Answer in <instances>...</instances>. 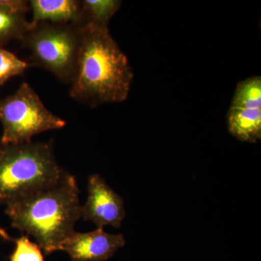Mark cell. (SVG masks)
Wrapping results in <instances>:
<instances>
[{"mask_svg":"<svg viewBox=\"0 0 261 261\" xmlns=\"http://www.w3.org/2000/svg\"><path fill=\"white\" fill-rule=\"evenodd\" d=\"M81 29L82 44L70 97L91 107L124 102L134 78L126 56L108 27L87 25Z\"/></svg>","mask_w":261,"mask_h":261,"instance_id":"cell-1","label":"cell"},{"mask_svg":"<svg viewBox=\"0 0 261 261\" xmlns=\"http://www.w3.org/2000/svg\"><path fill=\"white\" fill-rule=\"evenodd\" d=\"M80 190L65 171L56 185L7 205L11 226L37 240L45 255L61 250L82 218Z\"/></svg>","mask_w":261,"mask_h":261,"instance_id":"cell-2","label":"cell"},{"mask_svg":"<svg viewBox=\"0 0 261 261\" xmlns=\"http://www.w3.org/2000/svg\"><path fill=\"white\" fill-rule=\"evenodd\" d=\"M64 172L53 142H0V204L9 205L53 186Z\"/></svg>","mask_w":261,"mask_h":261,"instance_id":"cell-3","label":"cell"},{"mask_svg":"<svg viewBox=\"0 0 261 261\" xmlns=\"http://www.w3.org/2000/svg\"><path fill=\"white\" fill-rule=\"evenodd\" d=\"M82 39V29L73 24L39 22L32 23L20 42L30 51V65L44 68L62 82L71 83Z\"/></svg>","mask_w":261,"mask_h":261,"instance_id":"cell-4","label":"cell"},{"mask_svg":"<svg viewBox=\"0 0 261 261\" xmlns=\"http://www.w3.org/2000/svg\"><path fill=\"white\" fill-rule=\"evenodd\" d=\"M0 121L3 126V144L30 142L34 136L66 125L64 120L44 106L27 82L22 83L14 94L0 100Z\"/></svg>","mask_w":261,"mask_h":261,"instance_id":"cell-5","label":"cell"},{"mask_svg":"<svg viewBox=\"0 0 261 261\" xmlns=\"http://www.w3.org/2000/svg\"><path fill=\"white\" fill-rule=\"evenodd\" d=\"M87 190L88 197L82 206L84 221H92L97 228L121 227L122 221L126 217L124 201L121 196L97 173L89 176Z\"/></svg>","mask_w":261,"mask_h":261,"instance_id":"cell-6","label":"cell"},{"mask_svg":"<svg viewBox=\"0 0 261 261\" xmlns=\"http://www.w3.org/2000/svg\"><path fill=\"white\" fill-rule=\"evenodd\" d=\"M125 245L122 233L111 234L97 228L90 232L75 231L63 244L61 251L66 252L71 261H106Z\"/></svg>","mask_w":261,"mask_h":261,"instance_id":"cell-7","label":"cell"},{"mask_svg":"<svg viewBox=\"0 0 261 261\" xmlns=\"http://www.w3.org/2000/svg\"><path fill=\"white\" fill-rule=\"evenodd\" d=\"M29 2L0 0V48L13 39L21 40L32 23L27 18Z\"/></svg>","mask_w":261,"mask_h":261,"instance_id":"cell-8","label":"cell"},{"mask_svg":"<svg viewBox=\"0 0 261 261\" xmlns=\"http://www.w3.org/2000/svg\"><path fill=\"white\" fill-rule=\"evenodd\" d=\"M29 5L32 10V24L49 22L76 25L82 10V1L76 0H32Z\"/></svg>","mask_w":261,"mask_h":261,"instance_id":"cell-9","label":"cell"},{"mask_svg":"<svg viewBox=\"0 0 261 261\" xmlns=\"http://www.w3.org/2000/svg\"><path fill=\"white\" fill-rule=\"evenodd\" d=\"M229 133L242 142L256 143L261 138V109L230 106L227 113Z\"/></svg>","mask_w":261,"mask_h":261,"instance_id":"cell-10","label":"cell"},{"mask_svg":"<svg viewBox=\"0 0 261 261\" xmlns=\"http://www.w3.org/2000/svg\"><path fill=\"white\" fill-rule=\"evenodd\" d=\"M122 2L118 0H84L77 27L87 25L108 27L110 20L119 10Z\"/></svg>","mask_w":261,"mask_h":261,"instance_id":"cell-11","label":"cell"},{"mask_svg":"<svg viewBox=\"0 0 261 261\" xmlns=\"http://www.w3.org/2000/svg\"><path fill=\"white\" fill-rule=\"evenodd\" d=\"M231 107L261 109L260 76L251 77L238 84Z\"/></svg>","mask_w":261,"mask_h":261,"instance_id":"cell-12","label":"cell"},{"mask_svg":"<svg viewBox=\"0 0 261 261\" xmlns=\"http://www.w3.org/2000/svg\"><path fill=\"white\" fill-rule=\"evenodd\" d=\"M0 236L15 244V250L9 257L10 261H44L42 249L37 243H32L27 235L12 239L4 230L0 228Z\"/></svg>","mask_w":261,"mask_h":261,"instance_id":"cell-13","label":"cell"},{"mask_svg":"<svg viewBox=\"0 0 261 261\" xmlns=\"http://www.w3.org/2000/svg\"><path fill=\"white\" fill-rule=\"evenodd\" d=\"M29 67L27 62L21 61L13 53L0 48V86L12 77L23 74Z\"/></svg>","mask_w":261,"mask_h":261,"instance_id":"cell-14","label":"cell"}]
</instances>
